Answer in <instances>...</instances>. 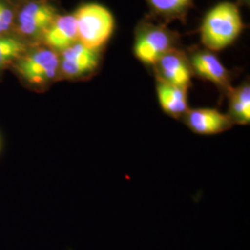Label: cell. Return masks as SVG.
I'll use <instances>...</instances> for the list:
<instances>
[{
	"mask_svg": "<svg viewBox=\"0 0 250 250\" xmlns=\"http://www.w3.org/2000/svg\"><path fill=\"white\" fill-rule=\"evenodd\" d=\"M182 121L193 133L200 135L222 134L233 127L227 113L210 107L189 108Z\"/></svg>",
	"mask_w": 250,
	"mask_h": 250,
	"instance_id": "cell-9",
	"label": "cell"
},
{
	"mask_svg": "<svg viewBox=\"0 0 250 250\" xmlns=\"http://www.w3.org/2000/svg\"><path fill=\"white\" fill-rule=\"evenodd\" d=\"M152 68L157 80L185 89L191 86L193 72L187 51L180 47L163 55Z\"/></svg>",
	"mask_w": 250,
	"mask_h": 250,
	"instance_id": "cell-8",
	"label": "cell"
},
{
	"mask_svg": "<svg viewBox=\"0 0 250 250\" xmlns=\"http://www.w3.org/2000/svg\"><path fill=\"white\" fill-rule=\"evenodd\" d=\"M30 45L14 34L0 36V74L10 69Z\"/></svg>",
	"mask_w": 250,
	"mask_h": 250,
	"instance_id": "cell-14",
	"label": "cell"
},
{
	"mask_svg": "<svg viewBox=\"0 0 250 250\" xmlns=\"http://www.w3.org/2000/svg\"><path fill=\"white\" fill-rule=\"evenodd\" d=\"M237 5H242V6H247L250 7V0H237Z\"/></svg>",
	"mask_w": 250,
	"mask_h": 250,
	"instance_id": "cell-16",
	"label": "cell"
},
{
	"mask_svg": "<svg viewBox=\"0 0 250 250\" xmlns=\"http://www.w3.org/2000/svg\"><path fill=\"white\" fill-rule=\"evenodd\" d=\"M10 70L27 88L45 92L60 81V54L43 44L30 45Z\"/></svg>",
	"mask_w": 250,
	"mask_h": 250,
	"instance_id": "cell-1",
	"label": "cell"
},
{
	"mask_svg": "<svg viewBox=\"0 0 250 250\" xmlns=\"http://www.w3.org/2000/svg\"><path fill=\"white\" fill-rule=\"evenodd\" d=\"M16 4L12 0H0V36L13 34Z\"/></svg>",
	"mask_w": 250,
	"mask_h": 250,
	"instance_id": "cell-15",
	"label": "cell"
},
{
	"mask_svg": "<svg viewBox=\"0 0 250 250\" xmlns=\"http://www.w3.org/2000/svg\"><path fill=\"white\" fill-rule=\"evenodd\" d=\"M150 10L149 17L168 24L178 20L187 21L189 10L193 8L195 0H146Z\"/></svg>",
	"mask_w": 250,
	"mask_h": 250,
	"instance_id": "cell-12",
	"label": "cell"
},
{
	"mask_svg": "<svg viewBox=\"0 0 250 250\" xmlns=\"http://www.w3.org/2000/svg\"><path fill=\"white\" fill-rule=\"evenodd\" d=\"M156 91L164 113L173 119L182 120L190 108L188 90L156 79Z\"/></svg>",
	"mask_w": 250,
	"mask_h": 250,
	"instance_id": "cell-11",
	"label": "cell"
},
{
	"mask_svg": "<svg viewBox=\"0 0 250 250\" xmlns=\"http://www.w3.org/2000/svg\"><path fill=\"white\" fill-rule=\"evenodd\" d=\"M193 75L213 83L224 93L232 87V75L214 52L193 47L187 51Z\"/></svg>",
	"mask_w": 250,
	"mask_h": 250,
	"instance_id": "cell-7",
	"label": "cell"
},
{
	"mask_svg": "<svg viewBox=\"0 0 250 250\" xmlns=\"http://www.w3.org/2000/svg\"><path fill=\"white\" fill-rule=\"evenodd\" d=\"M228 96V113L233 125H250V84L246 81L236 87H231Z\"/></svg>",
	"mask_w": 250,
	"mask_h": 250,
	"instance_id": "cell-13",
	"label": "cell"
},
{
	"mask_svg": "<svg viewBox=\"0 0 250 250\" xmlns=\"http://www.w3.org/2000/svg\"><path fill=\"white\" fill-rule=\"evenodd\" d=\"M60 14L53 0H21L16 4L13 34L30 45L41 44L45 31Z\"/></svg>",
	"mask_w": 250,
	"mask_h": 250,
	"instance_id": "cell-4",
	"label": "cell"
},
{
	"mask_svg": "<svg viewBox=\"0 0 250 250\" xmlns=\"http://www.w3.org/2000/svg\"><path fill=\"white\" fill-rule=\"evenodd\" d=\"M181 36L168 24L148 17L134 31V54L141 62L153 66L163 55L180 47Z\"/></svg>",
	"mask_w": 250,
	"mask_h": 250,
	"instance_id": "cell-3",
	"label": "cell"
},
{
	"mask_svg": "<svg viewBox=\"0 0 250 250\" xmlns=\"http://www.w3.org/2000/svg\"><path fill=\"white\" fill-rule=\"evenodd\" d=\"M12 1H13L15 4H17V3H19V2H21V0H12Z\"/></svg>",
	"mask_w": 250,
	"mask_h": 250,
	"instance_id": "cell-17",
	"label": "cell"
},
{
	"mask_svg": "<svg viewBox=\"0 0 250 250\" xmlns=\"http://www.w3.org/2000/svg\"><path fill=\"white\" fill-rule=\"evenodd\" d=\"M102 50L91 49L77 41L60 53V81L90 80L99 72Z\"/></svg>",
	"mask_w": 250,
	"mask_h": 250,
	"instance_id": "cell-6",
	"label": "cell"
},
{
	"mask_svg": "<svg viewBox=\"0 0 250 250\" xmlns=\"http://www.w3.org/2000/svg\"><path fill=\"white\" fill-rule=\"evenodd\" d=\"M78 41L76 21L72 14H60L42 37L41 44L62 53Z\"/></svg>",
	"mask_w": 250,
	"mask_h": 250,
	"instance_id": "cell-10",
	"label": "cell"
},
{
	"mask_svg": "<svg viewBox=\"0 0 250 250\" xmlns=\"http://www.w3.org/2000/svg\"><path fill=\"white\" fill-rule=\"evenodd\" d=\"M239 6L222 2L210 9L200 26V38L207 49L220 51L234 43L245 28Z\"/></svg>",
	"mask_w": 250,
	"mask_h": 250,
	"instance_id": "cell-2",
	"label": "cell"
},
{
	"mask_svg": "<svg viewBox=\"0 0 250 250\" xmlns=\"http://www.w3.org/2000/svg\"><path fill=\"white\" fill-rule=\"evenodd\" d=\"M78 41L91 49L103 50L112 36L115 20L108 9L98 3L80 6L73 13Z\"/></svg>",
	"mask_w": 250,
	"mask_h": 250,
	"instance_id": "cell-5",
	"label": "cell"
}]
</instances>
